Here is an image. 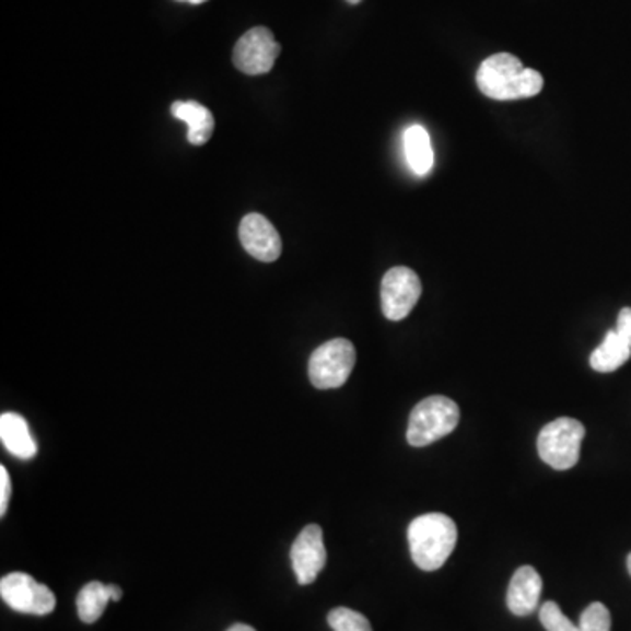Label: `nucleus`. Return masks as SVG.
Returning <instances> with one entry per match:
<instances>
[{
	"instance_id": "1",
	"label": "nucleus",
	"mask_w": 631,
	"mask_h": 631,
	"mask_svg": "<svg viewBox=\"0 0 631 631\" xmlns=\"http://www.w3.org/2000/svg\"><path fill=\"white\" fill-rule=\"evenodd\" d=\"M477 86L482 95L493 101H519L539 95L544 78L535 69H526L519 58L496 54L486 58L477 69Z\"/></svg>"
},
{
	"instance_id": "2",
	"label": "nucleus",
	"mask_w": 631,
	"mask_h": 631,
	"mask_svg": "<svg viewBox=\"0 0 631 631\" xmlns=\"http://www.w3.org/2000/svg\"><path fill=\"white\" fill-rule=\"evenodd\" d=\"M407 539L416 565L424 572H435L455 551L458 528L446 514H423L409 525Z\"/></svg>"
},
{
	"instance_id": "3",
	"label": "nucleus",
	"mask_w": 631,
	"mask_h": 631,
	"mask_svg": "<svg viewBox=\"0 0 631 631\" xmlns=\"http://www.w3.org/2000/svg\"><path fill=\"white\" fill-rule=\"evenodd\" d=\"M459 423L456 402L444 395L424 398L412 409L407 426V442L412 447L430 446L449 435Z\"/></svg>"
},
{
	"instance_id": "4",
	"label": "nucleus",
	"mask_w": 631,
	"mask_h": 631,
	"mask_svg": "<svg viewBox=\"0 0 631 631\" xmlns=\"http://www.w3.org/2000/svg\"><path fill=\"white\" fill-rule=\"evenodd\" d=\"M586 429L574 418H558L546 424L539 433L537 449L544 464L557 470L575 467L581 456Z\"/></svg>"
},
{
	"instance_id": "5",
	"label": "nucleus",
	"mask_w": 631,
	"mask_h": 631,
	"mask_svg": "<svg viewBox=\"0 0 631 631\" xmlns=\"http://www.w3.org/2000/svg\"><path fill=\"white\" fill-rule=\"evenodd\" d=\"M357 363V349L348 339L328 340L309 360V379L314 388L336 389L346 385Z\"/></svg>"
},
{
	"instance_id": "6",
	"label": "nucleus",
	"mask_w": 631,
	"mask_h": 631,
	"mask_svg": "<svg viewBox=\"0 0 631 631\" xmlns=\"http://www.w3.org/2000/svg\"><path fill=\"white\" fill-rule=\"evenodd\" d=\"M0 596L16 612L46 616L55 610L57 598L45 584L23 572L5 575L0 581Z\"/></svg>"
},
{
	"instance_id": "7",
	"label": "nucleus",
	"mask_w": 631,
	"mask_h": 631,
	"mask_svg": "<svg viewBox=\"0 0 631 631\" xmlns=\"http://www.w3.org/2000/svg\"><path fill=\"white\" fill-rule=\"evenodd\" d=\"M421 296V281L409 267H394L381 284V305L389 322L406 319Z\"/></svg>"
},
{
	"instance_id": "8",
	"label": "nucleus",
	"mask_w": 631,
	"mask_h": 631,
	"mask_svg": "<svg viewBox=\"0 0 631 631\" xmlns=\"http://www.w3.org/2000/svg\"><path fill=\"white\" fill-rule=\"evenodd\" d=\"M279 54H281V46L274 39V34L269 28L255 27L237 40L234 49V63L244 74H267L272 71Z\"/></svg>"
},
{
	"instance_id": "9",
	"label": "nucleus",
	"mask_w": 631,
	"mask_h": 631,
	"mask_svg": "<svg viewBox=\"0 0 631 631\" xmlns=\"http://www.w3.org/2000/svg\"><path fill=\"white\" fill-rule=\"evenodd\" d=\"M292 566L296 581L302 586L314 583L319 572L327 565V549L323 542V530L319 525L305 526L292 546Z\"/></svg>"
},
{
	"instance_id": "10",
	"label": "nucleus",
	"mask_w": 631,
	"mask_h": 631,
	"mask_svg": "<svg viewBox=\"0 0 631 631\" xmlns=\"http://www.w3.org/2000/svg\"><path fill=\"white\" fill-rule=\"evenodd\" d=\"M238 238H241L244 249L253 258L266 261V264L278 260L281 257V252H283V243H281L278 230L266 217H261L257 212L247 214L241 221Z\"/></svg>"
},
{
	"instance_id": "11",
	"label": "nucleus",
	"mask_w": 631,
	"mask_h": 631,
	"mask_svg": "<svg viewBox=\"0 0 631 631\" xmlns=\"http://www.w3.org/2000/svg\"><path fill=\"white\" fill-rule=\"evenodd\" d=\"M542 577L534 566L525 565L514 572L507 589V607L514 616H530L539 607Z\"/></svg>"
},
{
	"instance_id": "12",
	"label": "nucleus",
	"mask_w": 631,
	"mask_h": 631,
	"mask_svg": "<svg viewBox=\"0 0 631 631\" xmlns=\"http://www.w3.org/2000/svg\"><path fill=\"white\" fill-rule=\"evenodd\" d=\"M0 441L11 455L23 461L37 455V444L32 437L27 421L16 412H4L0 416Z\"/></svg>"
},
{
	"instance_id": "13",
	"label": "nucleus",
	"mask_w": 631,
	"mask_h": 631,
	"mask_svg": "<svg viewBox=\"0 0 631 631\" xmlns=\"http://www.w3.org/2000/svg\"><path fill=\"white\" fill-rule=\"evenodd\" d=\"M174 118L182 119L188 125V141L194 147H203L208 144L214 132V116L208 107H203L199 102L186 101L174 102L173 107Z\"/></svg>"
},
{
	"instance_id": "14",
	"label": "nucleus",
	"mask_w": 631,
	"mask_h": 631,
	"mask_svg": "<svg viewBox=\"0 0 631 631\" xmlns=\"http://www.w3.org/2000/svg\"><path fill=\"white\" fill-rule=\"evenodd\" d=\"M631 346L628 344L624 337L619 336L618 331H607L604 342L595 349L589 358L593 371L609 374L618 371L624 363L630 360Z\"/></svg>"
},
{
	"instance_id": "15",
	"label": "nucleus",
	"mask_w": 631,
	"mask_h": 631,
	"mask_svg": "<svg viewBox=\"0 0 631 631\" xmlns=\"http://www.w3.org/2000/svg\"><path fill=\"white\" fill-rule=\"evenodd\" d=\"M404 150L412 173L418 176H426L433 167L432 141L426 130L421 125H411L404 132Z\"/></svg>"
},
{
	"instance_id": "16",
	"label": "nucleus",
	"mask_w": 631,
	"mask_h": 631,
	"mask_svg": "<svg viewBox=\"0 0 631 631\" xmlns=\"http://www.w3.org/2000/svg\"><path fill=\"white\" fill-rule=\"evenodd\" d=\"M109 601L110 595L107 584L98 583V581L86 584L75 600L81 621L86 622V624L98 621Z\"/></svg>"
},
{
	"instance_id": "17",
	"label": "nucleus",
	"mask_w": 631,
	"mask_h": 631,
	"mask_svg": "<svg viewBox=\"0 0 631 631\" xmlns=\"http://www.w3.org/2000/svg\"><path fill=\"white\" fill-rule=\"evenodd\" d=\"M328 624L334 631H372L371 622L357 610L337 607L328 614Z\"/></svg>"
},
{
	"instance_id": "18",
	"label": "nucleus",
	"mask_w": 631,
	"mask_h": 631,
	"mask_svg": "<svg viewBox=\"0 0 631 631\" xmlns=\"http://www.w3.org/2000/svg\"><path fill=\"white\" fill-rule=\"evenodd\" d=\"M610 627H612V619H610L609 609L600 601L587 605L579 619L581 631H610Z\"/></svg>"
},
{
	"instance_id": "19",
	"label": "nucleus",
	"mask_w": 631,
	"mask_h": 631,
	"mask_svg": "<svg viewBox=\"0 0 631 631\" xmlns=\"http://www.w3.org/2000/svg\"><path fill=\"white\" fill-rule=\"evenodd\" d=\"M540 622L548 631H581L579 624L570 621L565 614L561 612L560 605L554 601H546L540 607Z\"/></svg>"
},
{
	"instance_id": "20",
	"label": "nucleus",
	"mask_w": 631,
	"mask_h": 631,
	"mask_svg": "<svg viewBox=\"0 0 631 631\" xmlns=\"http://www.w3.org/2000/svg\"><path fill=\"white\" fill-rule=\"evenodd\" d=\"M11 499V479L8 468L0 467V516H5Z\"/></svg>"
},
{
	"instance_id": "21",
	"label": "nucleus",
	"mask_w": 631,
	"mask_h": 631,
	"mask_svg": "<svg viewBox=\"0 0 631 631\" xmlns=\"http://www.w3.org/2000/svg\"><path fill=\"white\" fill-rule=\"evenodd\" d=\"M616 331H618L619 336L624 337L628 344L631 346V307H624V309H621V313H619Z\"/></svg>"
},
{
	"instance_id": "22",
	"label": "nucleus",
	"mask_w": 631,
	"mask_h": 631,
	"mask_svg": "<svg viewBox=\"0 0 631 631\" xmlns=\"http://www.w3.org/2000/svg\"><path fill=\"white\" fill-rule=\"evenodd\" d=\"M107 589H109L110 600H121V596H124L121 587L116 586V584H107Z\"/></svg>"
},
{
	"instance_id": "23",
	"label": "nucleus",
	"mask_w": 631,
	"mask_h": 631,
	"mask_svg": "<svg viewBox=\"0 0 631 631\" xmlns=\"http://www.w3.org/2000/svg\"><path fill=\"white\" fill-rule=\"evenodd\" d=\"M226 631H257L255 628L249 627V624H243V622H237L234 627L229 628Z\"/></svg>"
},
{
	"instance_id": "24",
	"label": "nucleus",
	"mask_w": 631,
	"mask_h": 631,
	"mask_svg": "<svg viewBox=\"0 0 631 631\" xmlns=\"http://www.w3.org/2000/svg\"><path fill=\"white\" fill-rule=\"evenodd\" d=\"M179 2H188V4L199 5L203 4V2H208V0H179Z\"/></svg>"
},
{
	"instance_id": "25",
	"label": "nucleus",
	"mask_w": 631,
	"mask_h": 631,
	"mask_svg": "<svg viewBox=\"0 0 631 631\" xmlns=\"http://www.w3.org/2000/svg\"><path fill=\"white\" fill-rule=\"evenodd\" d=\"M627 565H628V572H630V575H631V552H630V557H628Z\"/></svg>"
},
{
	"instance_id": "26",
	"label": "nucleus",
	"mask_w": 631,
	"mask_h": 631,
	"mask_svg": "<svg viewBox=\"0 0 631 631\" xmlns=\"http://www.w3.org/2000/svg\"><path fill=\"white\" fill-rule=\"evenodd\" d=\"M349 4H360V2H362V0H348Z\"/></svg>"
}]
</instances>
